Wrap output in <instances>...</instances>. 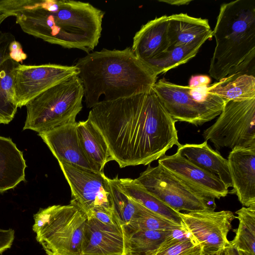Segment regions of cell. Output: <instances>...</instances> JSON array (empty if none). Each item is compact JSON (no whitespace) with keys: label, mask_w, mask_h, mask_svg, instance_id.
<instances>
[{"label":"cell","mask_w":255,"mask_h":255,"mask_svg":"<svg viewBox=\"0 0 255 255\" xmlns=\"http://www.w3.org/2000/svg\"><path fill=\"white\" fill-rule=\"evenodd\" d=\"M213 34L216 46L209 73L217 81L255 71V0L223 3Z\"/></svg>","instance_id":"4"},{"label":"cell","mask_w":255,"mask_h":255,"mask_svg":"<svg viewBox=\"0 0 255 255\" xmlns=\"http://www.w3.org/2000/svg\"><path fill=\"white\" fill-rule=\"evenodd\" d=\"M71 191V202L91 216L96 211L113 215L109 178L104 172L58 161Z\"/></svg>","instance_id":"10"},{"label":"cell","mask_w":255,"mask_h":255,"mask_svg":"<svg viewBox=\"0 0 255 255\" xmlns=\"http://www.w3.org/2000/svg\"><path fill=\"white\" fill-rule=\"evenodd\" d=\"M124 237L122 227L105 225L88 218L82 255H123Z\"/></svg>","instance_id":"16"},{"label":"cell","mask_w":255,"mask_h":255,"mask_svg":"<svg viewBox=\"0 0 255 255\" xmlns=\"http://www.w3.org/2000/svg\"><path fill=\"white\" fill-rule=\"evenodd\" d=\"M137 203L139 207L137 218L122 228L130 230L173 231L183 227V225L177 224Z\"/></svg>","instance_id":"29"},{"label":"cell","mask_w":255,"mask_h":255,"mask_svg":"<svg viewBox=\"0 0 255 255\" xmlns=\"http://www.w3.org/2000/svg\"><path fill=\"white\" fill-rule=\"evenodd\" d=\"M177 152L204 170L217 176L229 188L232 187L228 160L213 150L207 141L180 144Z\"/></svg>","instance_id":"19"},{"label":"cell","mask_w":255,"mask_h":255,"mask_svg":"<svg viewBox=\"0 0 255 255\" xmlns=\"http://www.w3.org/2000/svg\"><path fill=\"white\" fill-rule=\"evenodd\" d=\"M210 78L204 75L192 76L189 81V87L191 88L198 87L203 86H209L211 82Z\"/></svg>","instance_id":"35"},{"label":"cell","mask_w":255,"mask_h":255,"mask_svg":"<svg viewBox=\"0 0 255 255\" xmlns=\"http://www.w3.org/2000/svg\"><path fill=\"white\" fill-rule=\"evenodd\" d=\"M23 153L9 137L0 136V193L25 181Z\"/></svg>","instance_id":"20"},{"label":"cell","mask_w":255,"mask_h":255,"mask_svg":"<svg viewBox=\"0 0 255 255\" xmlns=\"http://www.w3.org/2000/svg\"><path fill=\"white\" fill-rule=\"evenodd\" d=\"M15 40L14 35L9 32L0 31V65L10 58V45Z\"/></svg>","instance_id":"31"},{"label":"cell","mask_w":255,"mask_h":255,"mask_svg":"<svg viewBox=\"0 0 255 255\" xmlns=\"http://www.w3.org/2000/svg\"><path fill=\"white\" fill-rule=\"evenodd\" d=\"M239 251L240 255H252L250 253L246 252L241 251Z\"/></svg>","instance_id":"39"},{"label":"cell","mask_w":255,"mask_h":255,"mask_svg":"<svg viewBox=\"0 0 255 255\" xmlns=\"http://www.w3.org/2000/svg\"><path fill=\"white\" fill-rule=\"evenodd\" d=\"M78 74L75 65L20 64L16 69L14 79L15 100L17 107L26 106L46 90Z\"/></svg>","instance_id":"12"},{"label":"cell","mask_w":255,"mask_h":255,"mask_svg":"<svg viewBox=\"0 0 255 255\" xmlns=\"http://www.w3.org/2000/svg\"><path fill=\"white\" fill-rule=\"evenodd\" d=\"M82 83L86 106L144 93L156 82L153 74L134 55L131 47L103 49L80 58L75 65Z\"/></svg>","instance_id":"3"},{"label":"cell","mask_w":255,"mask_h":255,"mask_svg":"<svg viewBox=\"0 0 255 255\" xmlns=\"http://www.w3.org/2000/svg\"><path fill=\"white\" fill-rule=\"evenodd\" d=\"M226 255L224 252V250H222V251H220L217 253H216L214 254H212V255Z\"/></svg>","instance_id":"38"},{"label":"cell","mask_w":255,"mask_h":255,"mask_svg":"<svg viewBox=\"0 0 255 255\" xmlns=\"http://www.w3.org/2000/svg\"><path fill=\"white\" fill-rule=\"evenodd\" d=\"M203 136L217 149L255 148V98L226 101L218 118Z\"/></svg>","instance_id":"8"},{"label":"cell","mask_w":255,"mask_h":255,"mask_svg":"<svg viewBox=\"0 0 255 255\" xmlns=\"http://www.w3.org/2000/svg\"><path fill=\"white\" fill-rule=\"evenodd\" d=\"M77 124L76 122L65 124L38 134L58 162L99 172L88 159L82 147L78 135Z\"/></svg>","instance_id":"14"},{"label":"cell","mask_w":255,"mask_h":255,"mask_svg":"<svg viewBox=\"0 0 255 255\" xmlns=\"http://www.w3.org/2000/svg\"><path fill=\"white\" fill-rule=\"evenodd\" d=\"M10 58L19 63L25 60L27 55L23 52L20 43L16 40L10 45Z\"/></svg>","instance_id":"34"},{"label":"cell","mask_w":255,"mask_h":255,"mask_svg":"<svg viewBox=\"0 0 255 255\" xmlns=\"http://www.w3.org/2000/svg\"><path fill=\"white\" fill-rule=\"evenodd\" d=\"M149 192L177 212L214 211L215 202L190 187L161 165L148 164L136 179Z\"/></svg>","instance_id":"9"},{"label":"cell","mask_w":255,"mask_h":255,"mask_svg":"<svg viewBox=\"0 0 255 255\" xmlns=\"http://www.w3.org/2000/svg\"><path fill=\"white\" fill-rule=\"evenodd\" d=\"M88 119L120 168L150 164L181 144L176 121L153 88L132 97L100 101L91 108Z\"/></svg>","instance_id":"1"},{"label":"cell","mask_w":255,"mask_h":255,"mask_svg":"<svg viewBox=\"0 0 255 255\" xmlns=\"http://www.w3.org/2000/svg\"><path fill=\"white\" fill-rule=\"evenodd\" d=\"M20 64L9 58L0 65V124H8L16 113L14 79Z\"/></svg>","instance_id":"23"},{"label":"cell","mask_w":255,"mask_h":255,"mask_svg":"<svg viewBox=\"0 0 255 255\" xmlns=\"http://www.w3.org/2000/svg\"><path fill=\"white\" fill-rule=\"evenodd\" d=\"M123 255H140L134 254V253H125Z\"/></svg>","instance_id":"40"},{"label":"cell","mask_w":255,"mask_h":255,"mask_svg":"<svg viewBox=\"0 0 255 255\" xmlns=\"http://www.w3.org/2000/svg\"><path fill=\"white\" fill-rule=\"evenodd\" d=\"M227 160L233 192L244 206L255 205V148L232 150Z\"/></svg>","instance_id":"15"},{"label":"cell","mask_w":255,"mask_h":255,"mask_svg":"<svg viewBox=\"0 0 255 255\" xmlns=\"http://www.w3.org/2000/svg\"><path fill=\"white\" fill-rule=\"evenodd\" d=\"M208 92L226 101L255 98V78L244 74L224 79L209 86Z\"/></svg>","instance_id":"24"},{"label":"cell","mask_w":255,"mask_h":255,"mask_svg":"<svg viewBox=\"0 0 255 255\" xmlns=\"http://www.w3.org/2000/svg\"><path fill=\"white\" fill-rule=\"evenodd\" d=\"M236 214L239 224L230 243L239 251L255 255V205L243 207Z\"/></svg>","instance_id":"28"},{"label":"cell","mask_w":255,"mask_h":255,"mask_svg":"<svg viewBox=\"0 0 255 255\" xmlns=\"http://www.w3.org/2000/svg\"><path fill=\"white\" fill-rule=\"evenodd\" d=\"M158 163L211 201L215 202L229 193V188L217 176L199 168L177 152L164 155Z\"/></svg>","instance_id":"13"},{"label":"cell","mask_w":255,"mask_h":255,"mask_svg":"<svg viewBox=\"0 0 255 255\" xmlns=\"http://www.w3.org/2000/svg\"><path fill=\"white\" fill-rule=\"evenodd\" d=\"M147 255H202V250L190 237Z\"/></svg>","instance_id":"30"},{"label":"cell","mask_w":255,"mask_h":255,"mask_svg":"<svg viewBox=\"0 0 255 255\" xmlns=\"http://www.w3.org/2000/svg\"><path fill=\"white\" fill-rule=\"evenodd\" d=\"M200 47L199 45L176 46L143 64L157 76L188 62L195 56Z\"/></svg>","instance_id":"26"},{"label":"cell","mask_w":255,"mask_h":255,"mask_svg":"<svg viewBox=\"0 0 255 255\" xmlns=\"http://www.w3.org/2000/svg\"><path fill=\"white\" fill-rule=\"evenodd\" d=\"M179 215L185 230L201 247L202 255L214 254L230 244L227 236L236 218L231 211L180 212Z\"/></svg>","instance_id":"11"},{"label":"cell","mask_w":255,"mask_h":255,"mask_svg":"<svg viewBox=\"0 0 255 255\" xmlns=\"http://www.w3.org/2000/svg\"><path fill=\"white\" fill-rule=\"evenodd\" d=\"M224 252L226 255H240L239 250L230 243L224 249Z\"/></svg>","instance_id":"36"},{"label":"cell","mask_w":255,"mask_h":255,"mask_svg":"<svg viewBox=\"0 0 255 255\" xmlns=\"http://www.w3.org/2000/svg\"><path fill=\"white\" fill-rule=\"evenodd\" d=\"M84 89L78 75L46 90L29 102L23 130L38 133L76 122L83 108Z\"/></svg>","instance_id":"6"},{"label":"cell","mask_w":255,"mask_h":255,"mask_svg":"<svg viewBox=\"0 0 255 255\" xmlns=\"http://www.w3.org/2000/svg\"><path fill=\"white\" fill-rule=\"evenodd\" d=\"M161 2L167 3L171 5H181L189 4L191 1L187 0H159Z\"/></svg>","instance_id":"37"},{"label":"cell","mask_w":255,"mask_h":255,"mask_svg":"<svg viewBox=\"0 0 255 255\" xmlns=\"http://www.w3.org/2000/svg\"><path fill=\"white\" fill-rule=\"evenodd\" d=\"M78 137L87 158L100 172L106 164L113 160L103 136L87 119L77 124Z\"/></svg>","instance_id":"21"},{"label":"cell","mask_w":255,"mask_h":255,"mask_svg":"<svg viewBox=\"0 0 255 255\" xmlns=\"http://www.w3.org/2000/svg\"><path fill=\"white\" fill-rule=\"evenodd\" d=\"M90 217H93L100 222L107 225L121 227L113 215L110 214L105 212L96 211L92 213Z\"/></svg>","instance_id":"33"},{"label":"cell","mask_w":255,"mask_h":255,"mask_svg":"<svg viewBox=\"0 0 255 255\" xmlns=\"http://www.w3.org/2000/svg\"><path fill=\"white\" fill-rule=\"evenodd\" d=\"M208 87L191 88L162 79L153 88L173 119L198 126L219 116L227 101L209 93Z\"/></svg>","instance_id":"7"},{"label":"cell","mask_w":255,"mask_h":255,"mask_svg":"<svg viewBox=\"0 0 255 255\" xmlns=\"http://www.w3.org/2000/svg\"><path fill=\"white\" fill-rule=\"evenodd\" d=\"M14 231L10 228L0 229V255L11 248L14 239Z\"/></svg>","instance_id":"32"},{"label":"cell","mask_w":255,"mask_h":255,"mask_svg":"<svg viewBox=\"0 0 255 255\" xmlns=\"http://www.w3.org/2000/svg\"><path fill=\"white\" fill-rule=\"evenodd\" d=\"M168 26L165 15L148 21L135 34L131 48L143 64L170 49Z\"/></svg>","instance_id":"17"},{"label":"cell","mask_w":255,"mask_h":255,"mask_svg":"<svg viewBox=\"0 0 255 255\" xmlns=\"http://www.w3.org/2000/svg\"><path fill=\"white\" fill-rule=\"evenodd\" d=\"M0 13L15 17L26 34L87 53L99 43L105 15L89 2L71 0H0Z\"/></svg>","instance_id":"2"},{"label":"cell","mask_w":255,"mask_h":255,"mask_svg":"<svg viewBox=\"0 0 255 255\" xmlns=\"http://www.w3.org/2000/svg\"><path fill=\"white\" fill-rule=\"evenodd\" d=\"M125 192L132 200L150 211L182 225L180 212H177L149 192L136 179L120 178Z\"/></svg>","instance_id":"22"},{"label":"cell","mask_w":255,"mask_h":255,"mask_svg":"<svg viewBox=\"0 0 255 255\" xmlns=\"http://www.w3.org/2000/svg\"><path fill=\"white\" fill-rule=\"evenodd\" d=\"M125 253L147 255L156 251L172 231L130 230L122 228Z\"/></svg>","instance_id":"25"},{"label":"cell","mask_w":255,"mask_h":255,"mask_svg":"<svg viewBox=\"0 0 255 255\" xmlns=\"http://www.w3.org/2000/svg\"><path fill=\"white\" fill-rule=\"evenodd\" d=\"M113 215L122 227L135 220L139 214L138 203L123 190L118 175L109 178Z\"/></svg>","instance_id":"27"},{"label":"cell","mask_w":255,"mask_h":255,"mask_svg":"<svg viewBox=\"0 0 255 255\" xmlns=\"http://www.w3.org/2000/svg\"><path fill=\"white\" fill-rule=\"evenodd\" d=\"M32 230L47 255H82L88 217L75 203L40 208Z\"/></svg>","instance_id":"5"},{"label":"cell","mask_w":255,"mask_h":255,"mask_svg":"<svg viewBox=\"0 0 255 255\" xmlns=\"http://www.w3.org/2000/svg\"><path fill=\"white\" fill-rule=\"evenodd\" d=\"M213 36L208 20L180 13L168 16L170 49L179 45H199Z\"/></svg>","instance_id":"18"}]
</instances>
